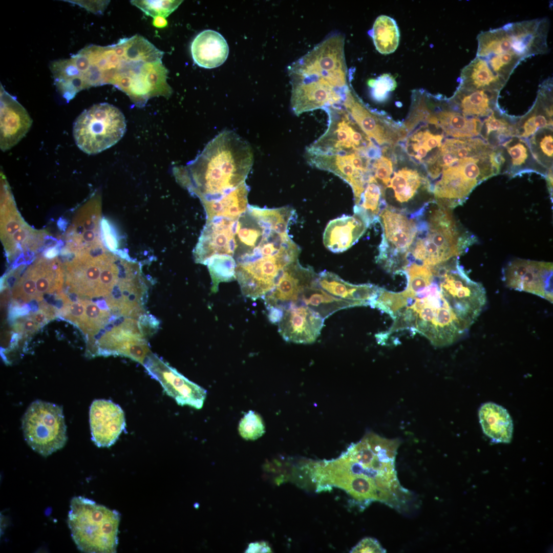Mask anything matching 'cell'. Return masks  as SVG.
Listing matches in <instances>:
<instances>
[{
  "label": "cell",
  "mask_w": 553,
  "mask_h": 553,
  "mask_svg": "<svg viewBox=\"0 0 553 553\" xmlns=\"http://www.w3.org/2000/svg\"><path fill=\"white\" fill-rule=\"evenodd\" d=\"M142 365L160 383L166 394L178 405L197 409L202 407L207 394L204 389L188 380L152 352Z\"/></svg>",
  "instance_id": "17"
},
{
  "label": "cell",
  "mask_w": 553,
  "mask_h": 553,
  "mask_svg": "<svg viewBox=\"0 0 553 553\" xmlns=\"http://www.w3.org/2000/svg\"><path fill=\"white\" fill-rule=\"evenodd\" d=\"M271 552L270 547L265 542H259L249 545L246 552Z\"/></svg>",
  "instance_id": "52"
},
{
  "label": "cell",
  "mask_w": 553,
  "mask_h": 553,
  "mask_svg": "<svg viewBox=\"0 0 553 553\" xmlns=\"http://www.w3.org/2000/svg\"><path fill=\"white\" fill-rule=\"evenodd\" d=\"M435 100L428 102L437 119V129L440 127L445 135L457 139L480 136L482 124L480 119L463 115L453 108L448 100L439 97H435Z\"/></svg>",
  "instance_id": "22"
},
{
  "label": "cell",
  "mask_w": 553,
  "mask_h": 553,
  "mask_svg": "<svg viewBox=\"0 0 553 553\" xmlns=\"http://www.w3.org/2000/svg\"><path fill=\"white\" fill-rule=\"evenodd\" d=\"M145 337L139 321L121 318L119 324L101 336L89 355H122L143 365L151 352Z\"/></svg>",
  "instance_id": "15"
},
{
  "label": "cell",
  "mask_w": 553,
  "mask_h": 553,
  "mask_svg": "<svg viewBox=\"0 0 553 553\" xmlns=\"http://www.w3.org/2000/svg\"><path fill=\"white\" fill-rule=\"evenodd\" d=\"M368 84L372 88V96L377 101L385 100L389 92L394 90L397 83L392 76L384 74L376 79L370 80Z\"/></svg>",
  "instance_id": "46"
},
{
  "label": "cell",
  "mask_w": 553,
  "mask_h": 553,
  "mask_svg": "<svg viewBox=\"0 0 553 553\" xmlns=\"http://www.w3.org/2000/svg\"><path fill=\"white\" fill-rule=\"evenodd\" d=\"M85 311L80 328L90 337L97 334L110 318V313L97 304L84 300Z\"/></svg>",
  "instance_id": "42"
},
{
  "label": "cell",
  "mask_w": 553,
  "mask_h": 553,
  "mask_svg": "<svg viewBox=\"0 0 553 553\" xmlns=\"http://www.w3.org/2000/svg\"><path fill=\"white\" fill-rule=\"evenodd\" d=\"M50 69L57 89L67 100L87 88L82 73L71 58L52 61Z\"/></svg>",
  "instance_id": "34"
},
{
  "label": "cell",
  "mask_w": 553,
  "mask_h": 553,
  "mask_svg": "<svg viewBox=\"0 0 553 553\" xmlns=\"http://www.w3.org/2000/svg\"><path fill=\"white\" fill-rule=\"evenodd\" d=\"M359 215H344L330 221L323 234V243L327 249L342 252L356 243L369 226Z\"/></svg>",
  "instance_id": "24"
},
{
  "label": "cell",
  "mask_w": 553,
  "mask_h": 553,
  "mask_svg": "<svg viewBox=\"0 0 553 553\" xmlns=\"http://www.w3.org/2000/svg\"><path fill=\"white\" fill-rule=\"evenodd\" d=\"M39 327L31 315L19 320L16 325V329L18 331L26 334L34 332Z\"/></svg>",
  "instance_id": "51"
},
{
  "label": "cell",
  "mask_w": 553,
  "mask_h": 553,
  "mask_svg": "<svg viewBox=\"0 0 553 553\" xmlns=\"http://www.w3.org/2000/svg\"><path fill=\"white\" fill-rule=\"evenodd\" d=\"M123 113L108 103L94 104L76 119L73 135L77 146L88 154L99 153L115 145L124 135Z\"/></svg>",
  "instance_id": "9"
},
{
  "label": "cell",
  "mask_w": 553,
  "mask_h": 553,
  "mask_svg": "<svg viewBox=\"0 0 553 553\" xmlns=\"http://www.w3.org/2000/svg\"><path fill=\"white\" fill-rule=\"evenodd\" d=\"M527 141L537 162L547 171L552 169V127L539 130Z\"/></svg>",
  "instance_id": "40"
},
{
  "label": "cell",
  "mask_w": 553,
  "mask_h": 553,
  "mask_svg": "<svg viewBox=\"0 0 553 553\" xmlns=\"http://www.w3.org/2000/svg\"><path fill=\"white\" fill-rule=\"evenodd\" d=\"M100 208L88 203L74 213L72 222L63 233L62 255L73 256L91 252L106 246L102 233Z\"/></svg>",
  "instance_id": "14"
},
{
  "label": "cell",
  "mask_w": 553,
  "mask_h": 553,
  "mask_svg": "<svg viewBox=\"0 0 553 553\" xmlns=\"http://www.w3.org/2000/svg\"><path fill=\"white\" fill-rule=\"evenodd\" d=\"M370 35L376 50L381 54H391L398 46L400 34L398 26L395 20L388 16L382 15L376 19Z\"/></svg>",
  "instance_id": "38"
},
{
  "label": "cell",
  "mask_w": 553,
  "mask_h": 553,
  "mask_svg": "<svg viewBox=\"0 0 553 553\" xmlns=\"http://www.w3.org/2000/svg\"><path fill=\"white\" fill-rule=\"evenodd\" d=\"M92 440L98 447L115 443L125 429L124 414L121 407L111 400H95L90 408Z\"/></svg>",
  "instance_id": "19"
},
{
  "label": "cell",
  "mask_w": 553,
  "mask_h": 553,
  "mask_svg": "<svg viewBox=\"0 0 553 553\" xmlns=\"http://www.w3.org/2000/svg\"><path fill=\"white\" fill-rule=\"evenodd\" d=\"M492 150L460 158L443 168L431 189L435 201L452 209L462 204L479 184L497 175L490 161Z\"/></svg>",
  "instance_id": "7"
},
{
  "label": "cell",
  "mask_w": 553,
  "mask_h": 553,
  "mask_svg": "<svg viewBox=\"0 0 553 553\" xmlns=\"http://www.w3.org/2000/svg\"><path fill=\"white\" fill-rule=\"evenodd\" d=\"M344 45L341 33L329 35L288 67L289 77L327 82L345 89L349 83Z\"/></svg>",
  "instance_id": "8"
},
{
  "label": "cell",
  "mask_w": 553,
  "mask_h": 553,
  "mask_svg": "<svg viewBox=\"0 0 553 553\" xmlns=\"http://www.w3.org/2000/svg\"><path fill=\"white\" fill-rule=\"evenodd\" d=\"M552 263L515 259L502 269L506 287L540 296L552 303Z\"/></svg>",
  "instance_id": "16"
},
{
  "label": "cell",
  "mask_w": 553,
  "mask_h": 553,
  "mask_svg": "<svg viewBox=\"0 0 553 553\" xmlns=\"http://www.w3.org/2000/svg\"><path fill=\"white\" fill-rule=\"evenodd\" d=\"M296 213L290 206L261 208L248 205L231 219L224 256L236 263V279L243 294L263 299L278 284L286 269L299 262L301 248L289 235Z\"/></svg>",
  "instance_id": "1"
},
{
  "label": "cell",
  "mask_w": 553,
  "mask_h": 553,
  "mask_svg": "<svg viewBox=\"0 0 553 553\" xmlns=\"http://www.w3.org/2000/svg\"><path fill=\"white\" fill-rule=\"evenodd\" d=\"M451 210L434 201L412 214L417 232L406 265L415 262L434 266L457 258L477 241L473 234L460 228Z\"/></svg>",
  "instance_id": "4"
},
{
  "label": "cell",
  "mask_w": 553,
  "mask_h": 553,
  "mask_svg": "<svg viewBox=\"0 0 553 553\" xmlns=\"http://www.w3.org/2000/svg\"><path fill=\"white\" fill-rule=\"evenodd\" d=\"M238 431L244 439L254 440L264 434L265 427L261 416L256 412L250 410L241 418Z\"/></svg>",
  "instance_id": "43"
},
{
  "label": "cell",
  "mask_w": 553,
  "mask_h": 553,
  "mask_svg": "<svg viewBox=\"0 0 553 553\" xmlns=\"http://www.w3.org/2000/svg\"><path fill=\"white\" fill-rule=\"evenodd\" d=\"M31 122L24 107L1 84V144L7 138L10 139L11 146L14 144L27 132Z\"/></svg>",
  "instance_id": "28"
},
{
  "label": "cell",
  "mask_w": 553,
  "mask_h": 553,
  "mask_svg": "<svg viewBox=\"0 0 553 553\" xmlns=\"http://www.w3.org/2000/svg\"><path fill=\"white\" fill-rule=\"evenodd\" d=\"M550 194L552 196V169L548 170L545 176Z\"/></svg>",
  "instance_id": "53"
},
{
  "label": "cell",
  "mask_w": 553,
  "mask_h": 553,
  "mask_svg": "<svg viewBox=\"0 0 553 553\" xmlns=\"http://www.w3.org/2000/svg\"><path fill=\"white\" fill-rule=\"evenodd\" d=\"M547 18L511 23L477 36V56L486 57L503 53L514 54L522 60L548 51Z\"/></svg>",
  "instance_id": "6"
},
{
  "label": "cell",
  "mask_w": 553,
  "mask_h": 553,
  "mask_svg": "<svg viewBox=\"0 0 553 553\" xmlns=\"http://www.w3.org/2000/svg\"><path fill=\"white\" fill-rule=\"evenodd\" d=\"M68 524L78 549L86 553H115L120 513L82 496L70 502Z\"/></svg>",
  "instance_id": "5"
},
{
  "label": "cell",
  "mask_w": 553,
  "mask_h": 553,
  "mask_svg": "<svg viewBox=\"0 0 553 553\" xmlns=\"http://www.w3.org/2000/svg\"><path fill=\"white\" fill-rule=\"evenodd\" d=\"M292 87L291 106L295 115L341 102L344 91L309 80H290Z\"/></svg>",
  "instance_id": "20"
},
{
  "label": "cell",
  "mask_w": 553,
  "mask_h": 553,
  "mask_svg": "<svg viewBox=\"0 0 553 553\" xmlns=\"http://www.w3.org/2000/svg\"><path fill=\"white\" fill-rule=\"evenodd\" d=\"M506 159L505 173L511 177L526 172H536L544 177L548 171L534 159L527 140L513 136L502 143Z\"/></svg>",
  "instance_id": "32"
},
{
  "label": "cell",
  "mask_w": 553,
  "mask_h": 553,
  "mask_svg": "<svg viewBox=\"0 0 553 553\" xmlns=\"http://www.w3.org/2000/svg\"><path fill=\"white\" fill-rule=\"evenodd\" d=\"M249 187L243 183L221 200L204 207L207 221L215 217L235 219L244 214L249 205L248 195Z\"/></svg>",
  "instance_id": "36"
},
{
  "label": "cell",
  "mask_w": 553,
  "mask_h": 553,
  "mask_svg": "<svg viewBox=\"0 0 553 553\" xmlns=\"http://www.w3.org/2000/svg\"><path fill=\"white\" fill-rule=\"evenodd\" d=\"M77 5L93 13H102L110 1H65Z\"/></svg>",
  "instance_id": "50"
},
{
  "label": "cell",
  "mask_w": 553,
  "mask_h": 553,
  "mask_svg": "<svg viewBox=\"0 0 553 553\" xmlns=\"http://www.w3.org/2000/svg\"><path fill=\"white\" fill-rule=\"evenodd\" d=\"M378 221L382 234L376 262L390 271L401 270L416 235L415 219L412 214L409 216L402 210L386 206Z\"/></svg>",
  "instance_id": "12"
},
{
  "label": "cell",
  "mask_w": 553,
  "mask_h": 553,
  "mask_svg": "<svg viewBox=\"0 0 553 553\" xmlns=\"http://www.w3.org/2000/svg\"><path fill=\"white\" fill-rule=\"evenodd\" d=\"M311 267H303L299 262L288 267L275 288L263 300L266 308L274 307L284 311L296 303L304 288L317 277Z\"/></svg>",
  "instance_id": "21"
},
{
  "label": "cell",
  "mask_w": 553,
  "mask_h": 553,
  "mask_svg": "<svg viewBox=\"0 0 553 553\" xmlns=\"http://www.w3.org/2000/svg\"><path fill=\"white\" fill-rule=\"evenodd\" d=\"M317 278L304 288L295 304L307 306L324 320L339 310L366 306L361 302L344 300L331 295L320 287Z\"/></svg>",
  "instance_id": "30"
},
{
  "label": "cell",
  "mask_w": 553,
  "mask_h": 553,
  "mask_svg": "<svg viewBox=\"0 0 553 553\" xmlns=\"http://www.w3.org/2000/svg\"><path fill=\"white\" fill-rule=\"evenodd\" d=\"M115 255L104 247L72 256L63 264L65 282L69 291L79 296L99 297L102 271Z\"/></svg>",
  "instance_id": "13"
},
{
  "label": "cell",
  "mask_w": 553,
  "mask_h": 553,
  "mask_svg": "<svg viewBox=\"0 0 553 553\" xmlns=\"http://www.w3.org/2000/svg\"><path fill=\"white\" fill-rule=\"evenodd\" d=\"M386 550L375 539L367 537L362 539L350 552H386Z\"/></svg>",
  "instance_id": "48"
},
{
  "label": "cell",
  "mask_w": 553,
  "mask_h": 553,
  "mask_svg": "<svg viewBox=\"0 0 553 553\" xmlns=\"http://www.w3.org/2000/svg\"><path fill=\"white\" fill-rule=\"evenodd\" d=\"M253 162L250 145L233 131L226 130L210 141L195 160L181 168L177 178L204 207L245 183Z\"/></svg>",
  "instance_id": "3"
},
{
  "label": "cell",
  "mask_w": 553,
  "mask_h": 553,
  "mask_svg": "<svg viewBox=\"0 0 553 553\" xmlns=\"http://www.w3.org/2000/svg\"><path fill=\"white\" fill-rule=\"evenodd\" d=\"M423 180L417 171L405 167L394 173L388 187L393 189L397 201L405 203L414 196Z\"/></svg>",
  "instance_id": "39"
},
{
  "label": "cell",
  "mask_w": 553,
  "mask_h": 553,
  "mask_svg": "<svg viewBox=\"0 0 553 553\" xmlns=\"http://www.w3.org/2000/svg\"><path fill=\"white\" fill-rule=\"evenodd\" d=\"M320 287L331 295L346 300L361 302L370 306L377 297L379 287L371 284L354 285L337 275L324 270L317 274Z\"/></svg>",
  "instance_id": "29"
},
{
  "label": "cell",
  "mask_w": 553,
  "mask_h": 553,
  "mask_svg": "<svg viewBox=\"0 0 553 553\" xmlns=\"http://www.w3.org/2000/svg\"><path fill=\"white\" fill-rule=\"evenodd\" d=\"M373 168L375 178L381 181L384 185H388L393 172V165L390 159L385 156L380 157L374 161Z\"/></svg>",
  "instance_id": "47"
},
{
  "label": "cell",
  "mask_w": 553,
  "mask_h": 553,
  "mask_svg": "<svg viewBox=\"0 0 553 553\" xmlns=\"http://www.w3.org/2000/svg\"><path fill=\"white\" fill-rule=\"evenodd\" d=\"M195 63L200 67L212 69L219 67L226 60L229 53L227 41L219 32L205 30L199 33L190 45Z\"/></svg>",
  "instance_id": "25"
},
{
  "label": "cell",
  "mask_w": 553,
  "mask_h": 553,
  "mask_svg": "<svg viewBox=\"0 0 553 553\" xmlns=\"http://www.w3.org/2000/svg\"><path fill=\"white\" fill-rule=\"evenodd\" d=\"M182 1H131L147 15L165 18L176 10Z\"/></svg>",
  "instance_id": "45"
},
{
  "label": "cell",
  "mask_w": 553,
  "mask_h": 553,
  "mask_svg": "<svg viewBox=\"0 0 553 553\" xmlns=\"http://www.w3.org/2000/svg\"><path fill=\"white\" fill-rule=\"evenodd\" d=\"M324 322V318L307 306L291 304L278 323L279 332L287 342L310 344L320 335Z\"/></svg>",
  "instance_id": "18"
},
{
  "label": "cell",
  "mask_w": 553,
  "mask_h": 553,
  "mask_svg": "<svg viewBox=\"0 0 553 553\" xmlns=\"http://www.w3.org/2000/svg\"><path fill=\"white\" fill-rule=\"evenodd\" d=\"M2 197L1 240L7 259L17 265L29 262L52 238L47 231L33 228L24 221L9 193Z\"/></svg>",
  "instance_id": "10"
},
{
  "label": "cell",
  "mask_w": 553,
  "mask_h": 553,
  "mask_svg": "<svg viewBox=\"0 0 553 553\" xmlns=\"http://www.w3.org/2000/svg\"><path fill=\"white\" fill-rule=\"evenodd\" d=\"M153 25L156 27H163L167 25V22L163 17H157L154 19Z\"/></svg>",
  "instance_id": "54"
},
{
  "label": "cell",
  "mask_w": 553,
  "mask_h": 553,
  "mask_svg": "<svg viewBox=\"0 0 553 553\" xmlns=\"http://www.w3.org/2000/svg\"><path fill=\"white\" fill-rule=\"evenodd\" d=\"M479 417L484 433L493 442H511L513 424L505 408L493 402L483 403L479 410Z\"/></svg>",
  "instance_id": "31"
},
{
  "label": "cell",
  "mask_w": 553,
  "mask_h": 553,
  "mask_svg": "<svg viewBox=\"0 0 553 553\" xmlns=\"http://www.w3.org/2000/svg\"><path fill=\"white\" fill-rule=\"evenodd\" d=\"M382 187L378 183L375 177L372 176L361 194L358 203L354 208V213L361 216L369 225L378 221L380 211L386 203Z\"/></svg>",
  "instance_id": "37"
},
{
  "label": "cell",
  "mask_w": 553,
  "mask_h": 553,
  "mask_svg": "<svg viewBox=\"0 0 553 553\" xmlns=\"http://www.w3.org/2000/svg\"><path fill=\"white\" fill-rule=\"evenodd\" d=\"M398 439L368 432L335 459L310 462L309 469L318 491L336 487L361 506L378 501L399 512L406 511L412 494L398 479L395 459Z\"/></svg>",
  "instance_id": "2"
},
{
  "label": "cell",
  "mask_w": 553,
  "mask_h": 553,
  "mask_svg": "<svg viewBox=\"0 0 553 553\" xmlns=\"http://www.w3.org/2000/svg\"><path fill=\"white\" fill-rule=\"evenodd\" d=\"M205 265L208 266L212 280V292L218 291L220 283L231 281L236 279V263L231 257L215 255L208 260Z\"/></svg>",
  "instance_id": "41"
},
{
  "label": "cell",
  "mask_w": 553,
  "mask_h": 553,
  "mask_svg": "<svg viewBox=\"0 0 553 553\" xmlns=\"http://www.w3.org/2000/svg\"><path fill=\"white\" fill-rule=\"evenodd\" d=\"M22 429L28 444L44 457L62 448L67 440L62 407L40 400L27 409Z\"/></svg>",
  "instance_id": "11"
},
{
  "label": "cell",
  "mask_w": 553,
  "mask_h": 553,
  "mask_svg": "<svg viewBox=\"0 0 553 553\" xmlns=\"http://www.w3.org/2000/svg\"><path fill=\"white\" fill-rule=\"evenodd\" d=\"M341 103L362 131L375 145H380L388 141L381 120L360 101L350 85L345 91Z\"/></svg>",
  "instance_id": "27"
},
{
  "label": "cell",
  "mask_w": 553,
  "mask_h": 553,
  "mask_svg": "<svg viewBox=\"0 0 553 553\" xmlns=\"http://www.w3.org/2000/svg\"><path fill=\"white\" fill-rule=\"evenodd\" d=\"M459 87L500 92L507 81L495 73L485 58L476 56L461 70Z\"/></svg>",
  "instance_id": "33"
},
{
  "label": "cell",
  "mask_w": 553,
  "mask_h": 553,
  "mask_svg": "<svg viewBox=\"0 0 553 553\" xmlns=\"http://www.w3.org/2000/svg\"><path fill=\"white\" fill-rule=\"evenodd\" d=\"M515 136L528 139L540 129L552 127V80L539 86L536 101L530 110L517 121Z\"/></svg>",
  "instance_id": "23"
},
{
  "label": "cell",
  "mask_w": 553,
  "mask_h": 553,
  "mask_svg": "<svg viewBox=\"0 0 553 553\" xmlns=\"http://www.w3.org/2000/svg\"><path fill=\"white\" fill-rule=\"evenodd\" d=\"M499 94L496 91L458 87L448 101L453 108L463 115L481 119L489 116L498 107Z\"/></svg>",
  "instance_id": "26"
},
{
  "label": "cell",
  "mask_w": 553,
  "mask_h": 553,
  "mask_svg": "<svg viewBox=\"0 0 553 553\" xmlns=\"http://www.w3.org/2000/svg\"><path fill=\"white\" fill-rule=\"evenodd\" d=\"M493 71L507 81L515 68L522 61L517 55L509 53L490 55L484 57Z\"/></svg>",
  "instance_id": "44"
},
{
  "label": "cell",
  "mask_w": 553,
  "mask_h": 553,
  "mask_svg": "<svg viewBox=\"0 0 553 553\" xmlns=\"http://www.w3.org/2000/svg\"><path fill=\"white\" fill-rule=\"evenodd\" d=\"M55 315V310L51 306L42 303L40 305L39 309L32 313L31 316L39 327L46 324Z\"/></svg>",
  "instance_id": "49"
},
{
  "label": "cell",
  "mask_w": 553,
  "mask_h": 553,
  "mask_svg": "<svg viewBox=\"0 0 553 553\" xmlns=\"http://www.w3.org/2000/svg\"><path fill=\"white\" fill-rule=\"evenodd\" d=\"M517 121L498 107L482 121L480 136L492 147L501 145L515 136Z\"/></svg>",
  "instance_id": "35"
}]
</instances>
